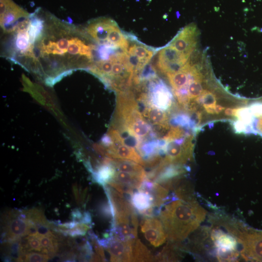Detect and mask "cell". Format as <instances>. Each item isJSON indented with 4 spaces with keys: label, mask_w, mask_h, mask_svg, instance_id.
<instances>
[{
    "label": "cell",
    "mask_w": 262,
    "mask_h": 262,
    "mask_svg": "<svg viewBox=\"0 0 262 262\" xmlns=\"http://www.w3.org/2000/svg\"><path fill=\"white\" fill-rule=\"evenodd\" d=\"M25 42L14 58L25 67L53 70L76 68L98 61V46L87 43L91 39L84 30L36 12L22 29Z\"/></svg>",
    "instance_id": "1"
},
{
    "label": "cell",
    "mask_w": 262,
    "mask_h": 262,
    "mask_svg": "<svg viewBox=\"0 0 262 262\" xmlns=\"http://www.w3.org/2000/svg\"><path fill=\"white\" fill-rule=\"evenodd\" d=\"M206 211L194 199L180 198L176 195L163 205L159 214L167 235L171 242L185 239L205 219Z\"/></svg>",
    "instance_id": "2"
},
{
    "label": "cell",
    "mask_w": 262,
    "mask_h": 262,
    "mask_svg": "<svg viewBox=\"0 0 262 262\" xmlns=\"http://www.w3.org/2000/svg\"><path fill=\"white\" fill-rule=\"evenodd\" d=\"M225 227L241 244L244 259L262 261V231L249 229L239 222L227 223Z\"/></svg>",
    "instance_id": "3"
},
{
    "label": "cell",
    "mask_w": 262,
    "mask_h": 262,
    "mask_svg": "<svg viewBox=\"0 0 262 262\" xmlns=\"http://www.w3.org/2000/svg\"><path fill=\"white\" fill-rule=\"evenodd\" d=\"M211 238L216 249V255L220 262H231L236 260L239 253L237 241L229 233L215 229L212 233Z\"/></svg>",
    "instance_id": "4"
},
{
    "label": "cell",
    "mask_w": 262,
    "mask_h": 262,
    "mask_svg": "<svg viewBox=\"0 0 262 262\" xmlns=\"http://www.w3.org/2000/svg\"><path fill=\"white\" fill-rule=\"evenodd\" d=\"M189 56L168 45L159 52L158 66L166 74L177 72L182 69Z\"/></svg>",
    "instance_id": "5"
},
{
    "label": "cell",
    "mask_w": 262,
    "mask_h": 262,
    "mask_svg": "<svg viewBox=\"0 0 262 262\" xmlns=\"http://www.w3.org/2000/svg\"><path fill=\"white\" fill-rule=\"evenodd\" d=\"M135 240L123 241L111 236L100 242L110 254L111 262H132L133 245Z\"/></svg>",
    "instance_id": "6"
},
{
    "label": "cell",
    "mask_w": 262,
    "mask_h": 262,
    "mask_svg": "<svg viewBox=\"0 0 262 262\" xmlns=\"http://www.w3.org/2000/svg\"><path fill=\"white\" fill-rule=\"evenodd\" d=\"M141 231L146 240L153 246L164 244L167 238L161 220L155 216H145L140 223Z\"/></svg>",
    "instance_id": "7"
},
{
    "label": "cell",
    "mask_w": 262,
    "mask_h": 262,
    "mask_svg": "<svg viewBox=\"0 0 262 262\" xmlns=\"http://www.w3.org/2000/svg\"><path fill=\"white\" fill-rule=\"evenodd\" d=\"M147 177L129 172L117 170L108 184L117 191L131 195Z\"/></svg>",
    "instance_id": "8"
},
{
    "label": "cell",
    "mask_w": 262,
    "mask_h": 262,
    "mask_svg": "<svg viewBox=\"0 0 262 262\" xmlns=\"http://www.w3.org/2000/svg\"><path fill=\"white\" fill-rule=\"evenodd\" d=\"M116 22L109 18L100 17L88 22L84 31L98 45H107L109 33Z\"/></svg>",
    "instance_id": "9"
},
{
    "label": "cell",
    "mask_w": 262,
    "mask_h": 262,
    "mask_svg": "<svg viewBox=\"0 0 262 262\" xmlns=\"http://www.w3.org/2000/svg\"><path fill=\"white\" fill-rule=\"evenodd\" d=\"M197 35L196 26L187 25L177 34L169 45L178 51L190 56L196 45Z\"/></svg>",
    "instance_id": "10"
},
{
    "label": "cell",
    "mask_w": 262,
    "mask_h": 262,
    "mask_svg": "<svg viewBox=\"0 0 262 262\" xmlns=\"http://www.w3.org/2000/svg\"><path fill=\"white\" fill-rule=\"evenodd\" d=\"M29 15L12 0H0V26L3 31L8 30L20 18Z\"/></svg>",
    "instance_id": "11"
},
{
    "label": "cell",
    "mask_w": 262,
    "mask_h": 262,
    "mask_svg": "<svg viewBox=\"0 0 262 262\" xmlns=\"http://www.w3.org/2000/svg\"><path fill=\"white\" fill-rule=\"evenodd\" d=\"M36 226L29 219L18 217L10 220L5 228L6 237L9 241H14L20 237L36 231Z\"/></svg>",
    "instance_id": "12"
},
{
    "label": "cell",
    "mask_w": 262,
    "mask_h": 262,
    "mask_svg": "<svg viewBox=\"0 0 262 262\" xmlns=\"http://www.w3.org/2000/svg\"><path fill=\"white\" fill-rule=\"evenodd\" d=\"M151 99L154 107L163 110L167 109L172 102V94L162 82H159L153 87Z\"/></svg>",
    "instance_id": "13"
},
{
    "label": "cell",
    "mask_w": 262,
    "mask_h": 262,
    "mask_svg": "<svg viewBox=\"0 0 262 262\" xmlns=\"http://www.w3.org/2000/svg\"><path fill=\"white\" fill-rule=\"evenodd\" d=\"M110 155L117 159L130 160L143 166L146 165V162L134 147L123 144L114 145L110 152Z\"/></svg>",
    "instance_id": "14"
},
{
    "label": "cell",
    "mask_w": 262,
    "mask_h": 262,
    "mask_svg": "<svg viewBox=\"0 0 262 262\" xmlns=\"http://www.w3.org/2000/svg\"><path fill=\"white\" fill-rule=\"evenodd\" d=\"M188 71L181 70L177 72L166 74L174 91L181 89H187L189 84L194 81Z\"/></svg>",
    "instance_id": "15"
},
{
    "label": "cell",
    "mask_w": 262,
    "mask_h": 262,
    "mask_svg": "<svg viewBox=\"0 0 262 262\" xmlns=\"http://www.w3.org/2000/svg\"><path fill=\"white\" fill-rule=\"evenodd\" d=\"M114 167L117 170L135 174L147 177L146 173L142 165L133 161L116 159L113 162Z\"/></svg>",
    "instance_id": "16"
},
{
    "label": "cell",
    "mask_w": 262,
    "mask_h": 262,
    "mask_svg": "<svg viewBox=\"0 0 262 262\" xmlns=\"http://www.w3.org/2000/svg\"><path fill=\"white\" fill-rule=\"evenodd\" d=\"M155 261L154 257L147 247L137 238L133 245L132 262Z\"/></svg>",
    "instance_id": "17"
},
{
    "label": "cell",
    "mask_w": 262,
    "mask_h": 262,
    "mask_svg": "<svg viewBox=\"0 0 262 262\" xmlns=\"http://www.w3.org/2000/svg\"><path fill=\"white\" fill-rule=\"evenodd\" d=\"M107 45L127 50L128 46V40L116 23L114 25L109 33Z\"/></svg>",
    "instance_id": "18"
},
{
    "label": "cell",
    "mask_w": 262,
    "mask_h": 262,
    "mask_svg": "<svg viewBox=\"0 0 262 262\" xmlns=\"http://www.w3.org/2000/svg\"><path fill=\"white\" fill-rule=\"evenodd\" d=\"M144 115L151 123L162 127H167V116L162 110L152 106L146 110Z\"/></svg>",
    "instance_id": "19"
},
{
    "label": "cell",
    "mask_w": 262,
    "mask_h": 262,
    "mask_svg": "<svg viewBox=\"0 0 262 262\" xmlns=\"http://www.w3.org/2000/svg\"><path fill=\"white\" fill-rule=\"evenodd\" d=\"M128 52L135 55L143 64L146 65L148 63L155 51L144 45L138 44L132 45Z\"/></svg>",
    "instance_id": "20"
},
{
    "label": "cell",
    "mask_w": 262,
    "mask_h": 262,
    "mask_svg": "<svg viewBox=\"0 0 262 262\" xmlns=\"http://www.w3.org/2000/svg\"><path fill=\"white\" fill-rule=\"evenodd\" d=\"M127 126L138 138L145 137L150 132V126L143 119V117L135 120Z\"/></svg>",
    "instance_id": "21"
},
{
    "label": "cell",
    "mask_w": 262,
    "mask_h": 262,
    "mask_svg": "<svg viewBox=\"0 0 262 262\" xmlns=\"http://www.w3.org/2000/svg\"><path fill=\"white\" fill-rule=\"evenodd\" d=\"M115 172L112 167L103 166L96 174L95 179L98 182L105 186L106 183H108L113 178Z\"/></svg>",
    "instance_id": "22"
},
{
    "label": "cell",
    "mask_w": 262,
    "mask_h": 262,
    "mask_svg": "<svg viewBox=\"0 0 262 262\" xmlns=\"http://www.w3.org/2000/svg\"><path fill=\"white\" fill-rule=\"evenodd\" d=\"M235 116L237 117L239 120H241L246 125H251L252 126L256 119V117L252 115L249 107L236 109Z\"/></svg>",
    "instance_id": "23"
},
{
    "label": "cell",
    "mask_w": 262,
    "mask_h": 262,
    "mask_svg": "<svg viewBox=\"0 0 262 262\" xmlns=\"http://www.w3.org/2000/svg\"><path fill=\"white\" fill-rule=\"evenodd\" d=\"M23 258L26 262H46L49 259L48 254H42L36 252H29L19 256V260Z\"/></svg>",
    "instance_id": "24"
},
{
    "label": "cell",
    "mask_w": 262,
    "mask_h": 262,
    "mask_svg": "<svg viewBox=\"0 0 262 262\" xmlns=\"http://www.w3.org/2000/svg\"><path fill=\"white\" fill-rule=\"evenodd\" d=\"M196 100L198 103L203 104V106H215L216 105L215 96L211 92L207 91H203Z\"/></svg>",
    "instance_id": "25"
},
{
    "label": "cell",
    "mask_w": 262,
    "mask_h": 262,
    "mask_svg": "<svg viewBox=\"0 0 262 262\" xmlns=\"http://www.w3.org/2000/svg\"><path fill=\"white\" fill-rule=\"evenodd\" d=\"M200 82L193 81L191 82L188 86V97L189 98H194L199 97L203 92L202 87Z\"/></svg>",
    "instance_id": "26"
},
{
    "label": "cell",
    "mask_w": 262,
    "mask_h": 262,
    "mask_svg": "<svg viewBox=\"0 0 262 262\" xmlns=\"http://www.w3.org/2000/svg\"><path fill=\"white\" fill-rule=\"evenodd\" d=\"M183 135V131L179 128L174 127L171 129L170 131L165 136V141H171L178 139L182 137Z\"/></svg>",
    "instance_id": "27"
},
{
    "label": "cell",
    "mask_w": 262,
    "mask_h": 262,
    "mask_svg": "<svg viewBox=\"0 0 262 262\" xmlns=\"http://www.w3.org/2000/svg\"><path fill=\"white\" fill-rule=\"evenodd\" d=\"M248 107L255 117H262V101H255L251 103Z\"/></svg>",
    "instance_id": "28"
},
{
    "label": "cell",
    "mask_w": 262,
    "mask_h": 262,
    "mask_svg": "<svg viewBox=\"0 0 262 262\" xmlns=\"http://www.w3.org/2000/svg\"><path fill=\"white\" fill-rule=\"evenodd\" d=\"M141 69V77L143 79L153 78L155 76V69L150 64L147 63Z\"/></svg>",
    "instance_id": "29"
},
{
    "label": "cell",
    "mask_w": 262,
    "mask_h": 262,
    "mask_svg": "<svg viewBox=\"0 0 262 262\" xmlns=\"http://www.w3.org/2000/svg\"><path fill=\"white\" fill-rule=\"evenodd\" d=\"M247 125H246L244 122L239 119L235 121L233 124L234 130L237 133H244L246 127Z\"/></svg>",
    "instance_id": "30"
},
{
    "label": "cell",
    "mask_w": 262,
    "mask_h": 262,
    "mask_svg": "<svg viewBox=\"0 0 262 262\" xmlns=\"http://www.w3.org/2000/svg\"><path fill=\"white\" fill-rule=\"evenodd\" d=\"M236 109L228 108L225 111V114L227 115L235 116Z\"/></svg>",
    "instance_id": "31"
},
{
    "label": "cell",
    "mask_w": 262,
    "mask_h": 262,
    "mask_svg": "<svg viewBox=\"0 0 262 262\" xmlns=\"http://www.w3.org/2000/svg\"><path fill=\"white\" fill-rule=\"evenodd\" d=\"M225 108L219 105H216L214 107V110L216 114H219L224 110Z\"/></svg>",
    "instance_id": "32"
},
{
    "label": "cell",
    "mask_w": 262,
    "mask_h": 262,
    "mask_svg": "<svg viewBox=\"0 0 262 262\" xmlns=\"http://www.w3.org/2000/svg\"><path fill=\"white\" fill-rule=\"evenodd\" d=\"M10 32V31H9V32L8 33H6V34L7 35V34H8ZM5 41H4V42H5ZM4 45H5V43H4ZM4 52H5V50H4ZM4 53H5V52H4ZM5 55H6V54H5Z\"/></svg>",
    "instance_id": "33"
}]
</instances>
